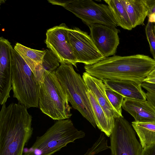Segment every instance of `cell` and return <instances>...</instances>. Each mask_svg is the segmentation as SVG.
Returning <instances> with one entry per match:
<instances>
[{
    "label": "cell",
    "mask_w": 155,
    "mask_h": 155,
    "mask_svg": "<svg viewBox=\"0 0 155 155\" xmlns=\"http://www.w3.org/2000/svg\"><path fill=\"white\" fill-rule=\"evenodd\" d=\"M20 104L2 105L0 112V155H23L33 132L32 117Z\"/></svg>",
    "instance_id": "1"
},
{
    "label": "cell",
    "mask_w": 155,
    "mask_h": 155,
    "mask_svg": "<svg viewBox=\"0 0 155 155\" xmlns=\"http://www.w3.org/2000/svg\"><path fill=\"white\" fill-rule=\"evenodd\" d=\"M155 67V60L143 54L105 58L91 65L85 72L99 79L128 80L141 84Z\"/></svg>",
    "instance_id": "2"
},
{
    "label": "cell",
    "mask_w": 155,
    "mask_h": 155,
    "mask_svg": "<svg viewBox=\"0 0 155 155\" xmlns=\"http://www.w3.org/2000/svg\"><path fill=\"white\" fill-rule=\"evenodd\" d=\"M85 135L74 127L71 120H58L43 134L37 137L31 147L25 148L23 155H52Z\"/></svg>",
    "instance_id": "3"
},
{
    "label": "cell",
    "mask_w": 155,
    "mask_h": 155,
    "mask_svg": "<svg viewBox=\"0 0 155 155\" xmlns=\"http://www.w3.org/2000/svg\"><path fill=\"white\" fill-rule=\"evenodd\" d=\"M55 74L72 107L95 128L97 126L87 94L88 90L82 77L72 64L64 63L61 64Z\"/></svg>",
    "instance_id": "4"
},
{
    "label": "cell",
    "mask_w": 155,
    "mask_h": 155,
    "mask_svg": "<svg viewBox=\"0 0 155 155\" xmlns=\"http://www.w3.org/2000/svg\"><path fill=\"white\" fill-rule=\"evenodd\" d=\"M13 97L27 108L39 106L41 85L29 67L13 49L12 54Z\"/></svg>",
    "instance_id": "5"
},
{
    "label": "cell",
    "mask_w": 155,
    "mask_h": 155,
    "mask_svg": "<svg viewBox=\"0 0 155 155\" xmlns=\"http://www.w3.org/2000/svg\"><path fill=\"white\" fill-rule=\"evenodd\" d=\"M40 85L39 106L42 112L54 120L69 118L71 107L55 71L45 75Z\"/></svg>",
    "instance_id": "6"
},
{
    "label": "cell",
    "mask_w": 155,
    "mask_h": 155,
    "mask_svg": "<svg viewBox=\"0 0 155 155\" xmlns=\"http://www.w3.org/2000/svg\"><path fill=\"white\" fill-rule=\"evenodd\" d=\"M48 1L53 5L63 7L80 18L88 26L97 24L115 27L117 26L108 5L98 4L92 0Z\"/></svg>",
    "instance_id": "7"
},
{
    "label": "cell",
    "mask_w": 155,
    "mask_h": 155,
    "mask_svg": "<svg viewBox=\"0 0 155 155\" xmlns=\"http://www.w3.org/2000/svg\"><path fill=\"white\" fill-rule=\"evenodd\" d=\"M110 137L112 155H141V145L132 125L123 117L115 119Z\"/></svg>",
    "instance_id": "8"
},
{
    "label": "cell",
    "mask_w": 155,
    "mask_h": 155,
    "mask_svg": "<svg viewBox=\"0 0 155 155\" xmlns=\"http://www.w3.org/2000/svg\"><path fill=\"white\" fill-rule=\"evenodd\" d=\"M68 35L77 63L91 65L105 58L98 50L91 36L87 32L75 27L69 28Z\"/></svg>",
    "instance_id": "9"
},
{
    "label": "cell",
    "mask_w": 155,
    "mask_h": 155,
    "mask_svg": "<svg viewBox=\"0 0 155 155\" xmlns=\"http://www.w3.org/2000/svg\"><path fill=\"white\" fill-rule=\"evenodd\" d=\"M69 28L65 23L48 29L45 41L47 47L59 58L60 64H72L77 68V61L70 45L68 33Z\"/></svg>",
    "instance_id": "10"
},
{
    "label": "cell",
    "mask_w": 155,
    "mask_h": 155,
    "mask_svg": "<svg viewBox=\"0 0 155 155\" xmlns=\"http://www.w3.org/2000/svg\"><path fill=\"white\" fill-rule=\"evenodd\" d=\"M91 38L100 52L105 58L114 55L119 44L118 33L114 27L101 24L88 26Z\"/></svg>",
    "instance_id": "11"
},
{
    "label": "cell",
    "mask_w": 155,
    "mask_h": 155,
    "mask_svg": "<svg viewBox=\"0 0 155 155\" xmlns=\"http://www.w3.org/2000/svg\"><path fill=\"white\" fill-rule=\"evenodd\" d=\"M82 77L88 90L94 95L107 117L114 121L115 118L121 117L110 102L106 94V86L103 81L86 72L83 73Z\"/></svg>",
    "instance_id": "12"
},
{
    "label": "cell",
    "mask_w": 155,
    "mask_h": 155,
    "mask_svg": "<svg viewBox=\"0 0 155 155\" xmlns=\"http://www.w3.org/2000/svg\"><path fill=\"white\" fill-rule=\"evenodd\" d=\"M122 108L139 122L155 121V110L147 101L124 98Z\"/></svg>",
    "instance_id": "13"
},
{
    "label": "cell",
    "mask_w": 155,
    "mask_h": 155,
    "mask_svg": "<svg viewBox=\"0 0 155 155\" xmlns=\"http://www.w3.org/2000/svg\"><path fill=\"white\" fill-rule=\"evenodd\" d=\"M102 80L107 87L118 92L124 98L146 100V93L142 89L141 84L128 80Z\"/></svg>",
    "instance_id": "14"
},
{
    "label": "cell",
    "mask_w": 155,
    "mask_h": 155,
    "mask_svg": "<svg viewBox=\"0 0 155 155\" xmlns=\"http://www.w3.org/2000/svg\"><path fill=\"white\" fill-rule=\"evenodd\" d=\"M133 28L144 24L149 8L146 0H121Z\"/></svg>",
    "instance_id": "15"
},
{
    "label": "cell",
    "mask_w": 155,
    "mask_h": 155,
    "mask_svg": "<svg viewBox=\"0 0 155 155\" xmlns=\"http://www.w3.org/2000/svg\"><path fill=\"white\" fill-rule=\"evenodd\" d=\"M87 94L94 114L97 126L108 137H110L114 121L109 118L92 93L88 90Z\"/></svg>",
    "instance_id": "16"
},
{
    "label": "cell",
    "mask_w": 155,
    "mask_h": 155,
    "mask_svg": "<svg viewBox=\"0 0 155 155\" xmlns=\"http://www.w3.org/2000/svg\"><path fill=\"white\" fill-rule=\"evenodd\" d=\"M143 149L155 145V121L132 122Z\"/></svg>",
    "instance_id": "17"
},
{
    "label": "cell",
    "mask_w": 155,
    "mask_h": 155,
    "mask_svg": "<svg viewBox=\"0 0 155 155\" xmlns=\"http://www.w3.org/2000/svg\"><path fill=\"white\" fill-rule=\"evenodd\" d=\"M46 50L41 62L35 69L34 74L40 84L46 74L55 71L60 65V61L57 55L50 49Z\"/></svg>",
    "instance_id": "18"
},
{
    "label": "cell",
    "mask_w": 155,
    "mask_h": 155,
    "mask_svg": "<svg viewBox=\"0 0 155 155\" xmlns=\"http://www.w3.org/2000/svg\"><path fill=\"white\" fill-rule=\"evenodd\" d=\"M14 49L22 58L35 74V68L41 62L46 50L33 49L18 43L15 44Z\"/></svg>",
    "instance_id": "19"
},
{
    "label": "cell",
    "mask_w": 155,
    "mask_h": 155,
    "mask_svg": "<svg viewBox=\"0 0 155 155\" xmlns=\"http://www.w3.org/2000/svg\"><path fill=\"white\" fill-rule=\"evenodd\" d=\"M109 6L117 25L124 29L133 28L126 9L121 0H104Z\"/></svg>",
    "instance_id": "20"
},
{
    "label": "cell",
    "mask_w": 155,
    "mask_h": 155,
    "mask_svg": "<svg viewBox=\"0 0 155 155\" xmlns=\"http://www.w3.org/2000/svg\"><path fill=\"white\" fill-rule=\"evenodd\" d=\"M106 92L107 97L110 104L121 117L122 107L124 97L116 91L106 86Z\"/></svg>",
    "instance_id": "21"
},
{
    "label": "cell",
    "mask_w": 155,
    "mask_h": 155,
    "mask_svg": "<svg viewBox=\"0 0 155 155\" xmlns=\"http://www.w3.org/2000/svg\"><path fill=\"white\" fill-rule=\"evenodd\" d=\"M153 23L148 22L145 28V32L149 43L150 52L155 60V34L153 31Z\"/></svg>",
    "instance_id": "22"
},
{
    "label": "cell",
    "mask_w": 155,
    "mask_h": 155,
    "mask_svg": "<svg viewBox=\"0 0 155 155\" xmlns=\"http://www.w3.org/2000/svg\"><path fill=\"white\" fill-rule=\"evenodd\" d=\"M141 86L147 91L146 100L155 110V84L143 82Z\"/></svg>",
    "instance_id": "23"
},
{
    "label": "cell",
    "mask_w": 155,
    "mask_h": 155,
    "mask_svg": "<svg viewBox=\"0 0 155 155\" xmlns=\"http://www.w3.org/2000/svg\"><path fill=\"white\" fill-rule=\"evenodd\" d=\"M141 155H155V145L143 148Z\"/></svg>",
    "instance_id": "24"
},
{
    "label": "cell",
    "mask_w": 155,
    "mask_h": 155,
    "mask_svg": "<svg viewBox=\"0 0 155 155\" xmlns=\"http://www.w3.org/2000/svg\"><path fill=\"white\" fill-rule=\"evenodd\" d=\"M149 8L148 15L155 13V0H146Z\"/></svg>",
    "instance_id": "25"
},
{
    "label": "cell",
    "mask_w": 155,
    "mask_h": 155,
    "mask_svg": "<svg viewBox=\"0 0 155 155\" xmlns=\"http://www.w3.org/2000/svg\"><path fill=\"white\" fill-rule=\"evenodd\" d=\"M148 21L153 23H155V13L148 16Z\"/></svg>",
    "instance_id": "26"
},
{
    "label": "cell",
    "mask_w": 155,
    "mask_h": 155,
    "mask_svg": "<svg viewBox=\"0 0 155 155\" xmlns=\"http://www.w3.org/2000/svg\"><path fill=\"white\" fill-rule=\"evenodd\" d=\"M155 78V67L150 73L146 78Z\"/></svg>",
    "instance_id": "27"
},
{
    "label": "cell",
    "mask_w": 155,
    "mask_h": 155,
    "mask_svg": "<svg viewBox=\"0 0 155 155\" xmlns=\"http://www.w3.org/2000/svg\"><path fill=\"white\" fill-rule=\"evenodd\" d=\"M143 82H148L155 84V78H146Z\"/></svg>",
    "instance_id": "28"
},
{
    "label": "cell",
    "mask_w": 155,
    "mask_h": 155,
    "mask_svg": "<svg viewBox=\"0 0 155 155\" xmlns=\"http://www.w3.org/2000/svg\"><path fill=\"white\" fill-rule=\"evenodd\" d=\"M111 155H112V154H111Z\"/></svg>",
    "instance_id": "29"
}]
</instances>
